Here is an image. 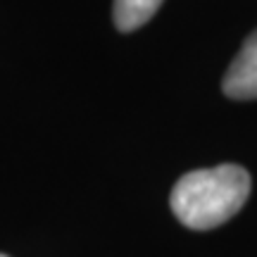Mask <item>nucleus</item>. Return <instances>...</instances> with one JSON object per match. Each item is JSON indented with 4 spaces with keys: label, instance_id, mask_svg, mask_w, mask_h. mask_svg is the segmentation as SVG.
Instances as JSON below:
<instances>
[{
    "label": "nucleus",
    "instance_id": "20e7f679",
    "mask_svg": "<svg viewBox=\"0 0 257 257\" xmlns=\"http://www.w3.org/2000/svg\"><path fill=\"white\" fill-rule=\"evenodd\" d=\"M0 257H8V255H0Z\"/></svg>",
    "mask_w": 257,
    "mask_h": 257
},
{
    "label": "nucleus",
    "instance_id": "7ed1b4c3",
    "mask_svg": "<svg viewBox=\"0 0 257 257\" xmlns=\"http://www.w3.org/2000/svg\"><path fill=\"white\" fill-rule=\"evenodd\" d=\"M162 0H114V24L119 31H136L155 15Z\"/></svg>",
    "mask_w": 257,
    "mask_h": 257
},
{
    "label": "nucleus",
    "instance_id": "f03ea898",
    "mask_svg": "<svg viewBox=\"0 0 257 257\" xmlns=\"http://www.w3.org/2000/svg\"><path fill=\"white\" fill-rule=\"evenodd\" d=\"M233 100H257V31H252L240 48L221 83Z\"/></svg>",
    "mask_w": 257,
    "mask_h": 257
},
{
    "label": "nucleus",
    "instance_id": "f257e3e1",
    "mask_svg": "<svg viewBox=\"0 0 257 257\" xmlns=\"http://www.w3.org/2000/svg\"><path fill=\"white\" fill-rule=\"evenodd\" d=\"M250 176L238 165L188 172L176 181L169 205L176 219L193 231H207L231 219L245 205Z\"/></svg>",
    "mask_w": 257,
    "mask_h": 257
}]
</instances>
